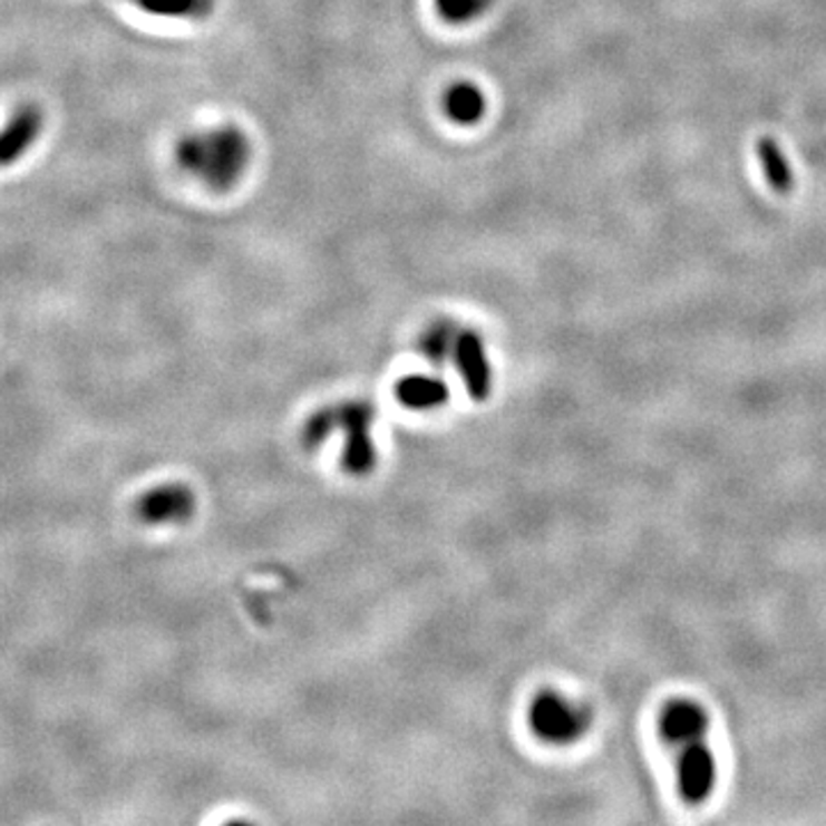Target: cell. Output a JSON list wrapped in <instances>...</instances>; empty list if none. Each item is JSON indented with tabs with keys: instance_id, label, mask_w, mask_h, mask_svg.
Listing matches in <instances>:
<instances>
[{
	"instance_id": "cell-1",
	"label": "cell",
	"mask_w": 826,
	"mask_h": 826,
	"mask_svg": "<svg viewBox=\"0 0 826 826\" xmlns=\"http://www.w3.org/2000/svg\"><path fill=\"white\" fill-rule=\"evenodd\" d=\"M659 730L676 749L682 799L693 806L710 799L717 785V760L707 744V730H710L707 712L693 700H671L661 710Z\"/></svg>"
},
{
	"instance_id": "cell-2",
	"label": "cell",
	"mask_w": 826,
	"mask_h": 826,
	"mask_svg": "<svg viewBox=\"0 0 826 826\" xmlns=\"http://www.w3.org/2000/svg\"><path fill=\"white\" fill-rule=\"evenodd\" d=\"M253 147L240 127L193 132L175 143V164L212 191H230L249 171Z\"/></svg>"
},
{
	"instance_id": "cell-3",
	"label": "cell",
	"mask_w": 826,
	"mask_h": 826,
	"mask_svg": "<svg viewBox=\"0 0 826 826\" xmlns=\"http://www.w3.org/2000/svg\"><path fill=\"white\" fill-rule=\"evenodd\" d=\"M333 429L344 431L342 466L351 476H366L377 464V448L372 441V407L366 402H347L342 407L322 409L303 427L308 448H318Z\"/></svg>"
},
{
	"instance_id": "cell-4",
	"label": "cell",
	"mask_w": 826,
	"mask_h": 826,
	"mask_svg": "<svg viewBox=\"0 0 826 826\" xmlns=\"http://www.w3.org/2000/svg\"><path fill=\"white\" fill-rule=\"evenodd\" d=\"M528 726L546 744L570 746L587 735L593 726V712L556 691H542L528 707Z\"/></svg>"
},
{
	"instance_id": "cell-5",
	"label": "cell",
	"mask_w": 826,
	"mask_h": 826,
	"mask_svg": "<svg viewBox=\"0 0 826 826\" xmlns=\"http://www.w3.org/2000/svg\"><path fill=\"white\" fill-rule=\"evenodd\" d=\"M198 507L193 489L182 483L156 485L136 501V517L147 526H179L186 524Z\"/></svg>"
},
{
	"instance_id": "cell-6",
	"label": "cell",
	"mask_w": 826,
	"mask_h": 826,
	"mask_svg": "<svg viewBox=\"0 0 826 826\" xmlns=\"http://www.w3.org/2000/svg\"><path fill=\"white\" fill-rule=\"evenodd\" d=\"M45 132V110L32 101L19 104L0 129V168L21 162Z\"/></svg>"
},
{
	"instance_id": "cell-7",
	"label": "cell",
	"mask_w": 826,
	"mask_h": 826,
	"mask_svg": "<svg viewBox=\"0 0 826 826\" xmlns=\"http://www.w3.org/2000/svg\"><path fill=\"white\" fill-rule=\"evenodd\" d=\"M453 361L464 379L468 396L478 402L487 400L492 392V366L483 338L474 331H459L453 349Z\"/></svg>"
},
{
	"instance_id": "cell-8",
	"label": "cell",
	"mask_w": 826,
	"mask_h": 826,
	"mask_svg": "<svg viewBox=\"0 0 826 826\" xmlns=\"http://www.w3.org/2000/svg\"><path fill=\"white\" fill-rule=\"evenodd\" d=\"M396 398L411 411H431L448 402L450 390L446 381L427 375H411L396 383Z\"/></svg>"
},
{
	"instance_id": "cell-9",
	"label": "cell",
	"mask_w": 826,
	"mask_h": 826,
	"mask_svg": "<svg viewBox=\"0 0 826 826\" xmlns=\"http://www.w3.org/2000/svg\"><path fill=\"white\" fill-rule=\"evenodd\" d=\"M444 113L455 125H461V127L476 125L487 113L485 93L468 81L453 84L444 95Z\"/></svg>"
},
{
	"instance_id": "cell-10",
	"label": "cell",
	"mask_w": 826,
	"mask_h": 826,
	"mask_svg": "<svg viewBox=\"0 0 826 826\" xmlns=\"http://www.w3.org/2000/svg\"><path fill=\"white\" fill-rule=\"evenodd\" d=\"M758 159H760L765 179H767L771 191L785 195V193H790L795 188L793 166L788 162V156L783 154L780 145L774 138L765 136V138L758 140Z\"/></svg>"
},
{
	"instance_id": "cell-11",
	"label": "cell",
	"mask_w": 826,
	"mask_h": 826,
	"mask_svg": "<svg viewBox=\"0 0 826 826\" xmlns=\"http://www.w3.org/2000/svg\"><path fill=\"white\" fill-rule=\"evenodd\" d=\"M134 3L143 12L164 19H205L214 8V0H134Z\"/></svg>"
},
{
	"instance_id": "cell-12",
	"label": "cell",
	"mask_w": 826,
	"mask_h": 826,
	"mask_svg": "<svg viewBox=\"0 0 826 826\" xmlns=\"http://www.w3.org/2000/svg\"><path fill=\"white\" fill-rule=\"evenodd\" d=\"M457 333L459 331L450 322H437L422 333L420 353H425V359H429L431 363H446L448 359H453Z\"/></svg>"
},
{
	"instance_id": "cell-13",
	"label": "cell",
	"mask_w": 826,
	"mask_h": 826,
	"mask_svg": "<svg viewBox=\"0 0 826 826\" xmlns=\"http://www.w3.org/2000/svg\"><path fill=\"white\" fill-rule=\"evenodd\" d=\"M492 6V0H435V8L446 23L464 26L476 21Z\"/></svg>"
}]
</instances>
